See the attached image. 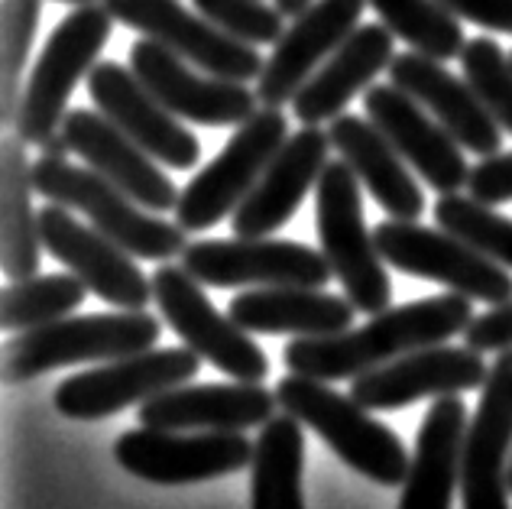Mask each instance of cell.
I'll list each match as a JSON object with an SVG mask.
<instances>
[{
    "label": "cell",
    "instance_id": "obj_23",
    "mask_svg": "<svg viewBox=\"0 0 512 509\" xmlns=\"http://www.w3.org/2000/svg\"><path fill=\"white\" fill-rule=\"evenodd\" d=\"M393 85L419 101L464 150L477 156H493L503 150V127L487 111V104L477 98V91L467 85V78H457L441 65V59L422 56V52H399L389 65Z\"/></svg>",
    "mask_w": 512,
    "mask_h": 509
},
{
    "label": "cell",
    "instance_id": "obj_40",
    "mask_svg": "<svg viewBox=\"0 0 512 509\" xmlns=\"http://www.w3.org/2000/svg\"><path fill=\"white\" fill-rule=\"evenodd\" d=\"M39 150H43V156H62V159H65V156L72 153V146H69V140H65V137H62V130H59L56 137H49L43 146H39Z\"/></svg>",
    "mask_w": 512,
    "mask_h": 509
},
{
    "label": "cell",
    "instance_id": "obj_18",
    "mask_svg": "<svg viewBox=\"0 0 512 509\" xmlns=\"http://www.w3.org/2000/svg\"><path fill=\"white\" fill-rule=\"evenodd\" d=\"M509 451H512V347L500 351L483 383L480 406L464 435L461 503L464 509H509Z\"/></svg>",
    "mask_w": 512,
    "mask_h": 509
},
{
    "label": "cell",
    "instance_id": "obj_38",
    "mask_svg": "<svg viewBox=\"0 0 512 509\" xmlns=\"http://www.w3.org/2000/svg\"><path fill=\"white\" fill-rule=\"evenodd\" d=\"M464 344L474 347V351L487 354V351H509L512 347V302L493 305L490 312L477 315L464 331Z\"/></svg>",
    "mask_w": 512,
    "mask_h": 509
},
{
    "label": "cell",
    "instance_id": "obj_32",
    "mask_svg": "<svg viewBox=\"0 0 512 509\" xmlns=\"http://www.w3.org/2000/svg\"><path fill=\"white\" fill-rule=\"evenodd\" d=\"M88 286L75 273H49L13 279L0 296V325L4 331H30L69 318L85 302Z\"/></svg>",
    "mask_w": 512,
    "mask_h": 509
},
{
    "label": "cell",
    "instance_id": "obj_24",
    "mask_svg": "<svg viewBox=\"0 0 512 509\" xmlns=\"http://www.w3.org/2000/svg\"><path fill=\"white\" fill-rule=\"evenodd\" d=\"M279 399L260 383H182L140 406L137 419L146 428L169 432H247L276 415Z\"/></svg>",
    "mask_w": 512,
    "mask_h": 509
},
{
    "label": "cell",
    "instance_id": "obj_13",
    "mask_svg": "<svg viewBox=\"0 0 512 509\" xmlns=\"http://www.w3.org/2000/svg\"><path fill=\"white\" fill-rule=\"evenodd\" d=\"M101 4L127 30L156 39V43L179 52L182 59L205 69L208 75L247 85L250 78H260L266 65L256 46L224 33L221 26L182 7L179 0H101Z\"/></svg>",
    "mask_w": 512,
    "mask_h": 509
},
{
    "label": "cell",
    "instance_id": "obj_4",
    "mask_svg": "<svg viewBox=\"0 0 512 509\" xmlns=\"http://www.w3.org/2000/svg\"><path fill=\"white\" fill-rule=\"evenodd\" d=\"M273 393L282 412H292L302 425L315 428L328 441V448L357 474L383 487L406 484L412 461L406 445L393 428L376 422L370 409L360 406L354 396H344L331 390L325 380L302 377V373L282 377Z\"/></svg>",
    "mask_w": 512,
    "mask_h": 509
},
{
    "label": "cell",
    "instance_id": "obj_17",
    "mask_svg": "<svg viewBox=\"0 0 512 509\" xmlns=\"http://www.w3.org/2000/svg\"><path fill=\"white\" fill-rule=\"evenodd\" d=\"M487 360L474 347H448V344H431L422 351L402 354L389 364L360 373L350 383V396L360 406L373 409H406L419 403L425 396H451L467 393L487 383Z\"/></svg>",
    "mask_w": 512,
    "mask_h": 509
},
{
    "label": "cell",
    "instance_id": "obj_11",
    "mask_svg": "<svg viewBox=\"0 0 512 509\" xmlns=\"http://www.w3.org/2000/svg\"><path fill=\"white\" fill-rule=\"evenodd\" d=\"M198 367L201 357L192 347H163V351L150 347L62 380L56 390V409L65 419L78 422L107 419L127 406H143L146 399L195 380Z\"/></svg>",
    "mask_w": 512,
    "mask_h": 509
},
{
    "label": "cell",
    "instance_id": "obj_36",
    "mask_svg": "<svg viewBox=\"0 0 512 509\" xmlns=\"http://www.w3.org/2000/svg\"><path fill=\"white\" fill-rule=\"evenodd\" d=\"M201 17L250 46H276L286 33V13L266 0H192Z\"/></svg>",
    "mask_w": 512,
    "mask_h": 509
},
{
    "label": "cell",
    "instance_id": "obj_27",
    "mask_svg": "<svg viewBox=\"0 0 512 509\" xmlns=\"http://www.w3.org/2000/svg\"><path fill=\"white\" fill-rule=\"evenodd\" d=\"M467 409L451 396H438L425 412V422L415 438V454L402 484L399 509H451L454 490L461 487Z\"/></svg>",
    "mask_w": 512,
    "mask_h": 509
},
{
    "label": "cell",
    "instance_id": "obj_15",
    "mask_svg": "<svg viewBox=\"0 0 512 509\" xmlns=\"http://www.w3.org/2000/svg\"><path fill=\"white\" fill-rule=\"evenodd\" d=\"M43 247L65 270L75 273L88 292L114 308H146L153 299V276H146L133 253H127L98 227H85L72 208L46 205L39 208Z\"/></svg>",
    "mask_w": 512,
    "mask_h": 509
},
{
    "label": "cell",
    "instance_id": "obj_2",
    "mask_svg": "<svg viewBox=\"0 0 512 509\" xmlns=\"http://www.w3.org/2000/svg\"><path fill=\"white\" fill-rule=\"evenodd\" d=\"M33 182L46 202L82 211L101 234L137 260L166 263L182 257L188 247V231L179 221L169 224L156 211L133 202L124 189H117L91 166H72L62 156H39L33 163Z\"/></svg>",
    "mask_w": 512,
    "mask_h": 509
},
{
    "label": "cell",
    "instance_id": "obj_42",
    "mask_svg": "<svg viewBox=\"0 0 512 509\" xmlns=\"http://www.w3.org/2000/svg\"><path fill=\"white\" fill-rule=\"evenodd\" d=\"M59 4H75V7H82V4H94V0H59Z\"/></svg>",
    "mask_w": 512,
    "mask_h": 509
},
{
    "label": "cell",
    "instance_id": "obj_8",
    "mask_svg": "<svg viewBox=\"0 0 512 509\" xmlns=\"http://www.w3.org/2000/svg\"><path fill=\"white\" fill-rule=\"evenodd\" d=\"M289 140V120L279 107H260L247 124H240L237 133L221 156H214L211 163L198 172V176L185 185L175 205V221H179L188 234L208 231L227 214H234L237 205L253 192V185L260 182L266 166L273 163L279 146Z\"/></svg>",
    "mask_w": 512,
    "mask_h": 509
},
{
    "label": "cell",
    "instance_id": "obj_25",
    "mask_svg": "<svg viewBox=\"0 0 512 509\" xmlns=\"http://www.w3.org/2000/svg\"><path fill=\"white\" fill-rule=\"evenodd\" d=\"M396 33L386 23H360L331 56L318 65V72L292 98V114L305 127H318L325 120L344 114L373 78L386 72L396 59Z\"/></svg>",
    "mask_w": 512,
    "mask_h": 509
},
{
    "label": "cell",
    "instance_id": "obj_33",
    "mask_svg": "<svg viewBox=\"0 0 512 509\" xmlns=\"http://www.w3.org/2000/svg\"><path fill=\"white\" fill-rule=\"evenodd\" d=\"M39 0H4L0 4V124L13 127L26 88V59L39 30Z\"/></svg>",
    "mask_w": 512,
    "mask_h": 509
},
{
    "label": "cell",
    "instance_id": "obj_43",
    "mask_svg": "<svg viewBox=\"0 0 512 509\" xmlns=\"http://www.w3.org/2000/svg\"><path fill=\"white\" fill-rule=\"evenodd\" d=\"M506 484H509V493H512V461H509V471H506Z\"/></svg>",
    "mask_w": 512,
    "mask_h": 509
},
{
    "label": "cell",
    "instance_id": "obj_31",
    "mask_svg": "<svg viewBox=\"0 0 512 509\" xmlns=\"http://www.w3.org/2000/svg\"><path fill=\"white\" fill-rule=\"evenodd\" d=\"M389 30L415 52L441 62H451L464 52L461 17L441 0H367Z\"/></svg>",
    "mask_w": 512,
    "mask_h": 509
},
{
    "label": "cell",
    "instance_id": "obj_22",
    "mask_svg": "<svg viewBox=\"0 0 512 509\" xmlns=\"http://www.w3.org/2000/svg\"><path fill=\"white\" fill-rule=\"evenodd\" d=\"M331 137L321 127H302L279 146L273 163L266 166L253 192L231 214L237 237H269L279 231L295 211L302 208L305 195L315 189L321 172L328 166Z\"/></svg>",
    "mask_w": 512,
    "mask_h": 509
},
{
    "label": "cell",
    "instance_id": "obj_35",
    "mask_svg": "<svg viewBox=\"0 0 512 509\" xmlns=\"http://www.w3.org/2000/svg\"><path fill=\"white\" fill-rule=\"evenodd\" d=\"M461 65L467 85L487 104L496 124L512 133V59L490 36H477L464 46Z\"/></svg>",
    "mask_w": 512,
    "mask_h": 509
},
{
    "label": "cell",
    "instance_id": "obj_5",
    "mask_svg": "<svg viewBox=\"0 0 512 509\" xmlns=\"http://www.w3.org/2000/svg\"><path fill=\"white\" fill-rule=\"evenodd\" d=\"M114 23L117 20L104 4H82L49 33L30 78H26L20 114L13 120V133L26 146H43L62 130L72 91L98 65Z\"/></svg>",
    "mask_w": 512,
    "mask_h": 509
},
{
    "label": "cell",
    "instance_id": "obj_39",
    "mask_svg": "<svg viewBox=\"0 0 512 509\" xmlns=\"http://www.w3.org/2000/svg\"><path fill=\"white\" fill-rule=\"evenodd\" d=\"M441 4L483 30L512 33V0H441Z\"/></svg>",
    "mask_w": 512,
    "mask_h": 509
},
{
    "label": "cell",
    "instance_id": "obj_16",
    "mask_svg": "<svg viewBox=\"0 0 512 509\" xmlns=\"http://www.w3.org/2000/svg\"><path fill=\"white\" fill-rule=\"evenodd\" d=\"M88 95L107 120H114L130 140H137L163 166L179 172L198 166V137L179 124L182 117H175L133 69H124L120 62H98L88 75Z\"/></svg>",
    "mask_w": 512,
    "mask_h": 509
},
{
    "label": "cell",
    "instance_id": "obj_41",
    "mask_svg": "<svg viewBox=\"0 0 512 509\" xmlns=\"http://www.w3.org/2000/svg\"><path fill=\"white\" fill-rule=\"evenodd\" d=\"M312 4L315 0H276V7L286 13V17H299V13H305Z\"/></svg>",
    "mask_w": 512,
    "mask_h": 509
},
{
    "label": "cell",
    "instance_id": "obj_10",
    "mask_svg": "<svg viewBox=\"0 0 512 509\" xmlns=\"http://www.w3.org/2000/svg\"><path fill=\"white\" fill-rule=\"evenodd\" d=\"M182 266L201 286L214 289H269V286H308L325 289L334 270L325 253L299 240L273 237H234V240H195L182 253Z\"/></svg>",
    "mask_w": 512,
    "mask_h": 509
},
{
    "label": "cell",
    "instance_id": "obj_3",
    "mask_svg": "<svg viewBox=\"0 0 512 509\" xmlns=\"http://www.w3.org/2000/svg\"><path fill=\"white\" fill-rule=\"evenodd\" d=\"M163 325L146 308L69 315L52 325L17 331L4 347V383H26L72 364H107L156 347Z\"/></svg>",
    "mask_w": 512,
    "mask_h": 509
},
{
    "label": "cell",
    "instance_id": "obj_20",
    "mask_svg": "<svg viewBox=\"0 0 512 509\" xmlns=\"http://www.w3.org/2000/svg\"><path fill=\"white\" fill-rule=\"evenodd\" d=\"M62 137L69 140L72 153L85 159V166L101 172L104 179H111L117 189H124L143 208L166 214L179 205L182 192L175 189L172 176L159 169V159L146 153L137 140H130L101 111L72 107L62 120Z\"/></svg>",
    "mask_w": 512,
    "mask_h": 509
},
{
    "label": "cell",
    "instance_id": "obj_28",
    "mask_svg": "<svg viewBox=\"0 0 512 509\" xmlns=\"http://www.w3.org/2000/svg\"><path fill=\"white\" fill-rule=\"evenodd\" d=\"M227 315L244 331L292 334V338H328L354 325L357 308L347 296H331L308 286L247 289L231 299Z\"/></svg>",
    "mask_w": 512,
    "mask_h": 509
},
{
    "label": "cell",
    "instance_id": "obj_14",
    "mask_svg": "<svg viewBox=\"0 0 512 509\" xmlns=\"http://www.w3.org/2000/svg\"><path fill=\"white\" fill-rule=\"evenodd\" d=\"M130 69L163 101L175 117L198 127H240L260 111V95L244 82L205 75L179 52L166 49L156 39H140L130 49Z\"/></svg>",
    "mask_w": 512,
    "mask_h": 509
},
{
    "label": "cell",
    "instance_id": "obj_37",
    "mask_svg": "<svg viewBox=\"0 0 512 509\" xmlns=\"http://www.w3.org/2000/svg\"><path fill=\"white\" fill-rule=\"evenodd\" d=\"M467 189H470V198H477L480 205H490V208L512 202V153L483 156L480 163L470 169Z\"/></svg>",
    "mask_w": 512,
    "mask_h": 509
},
{
    "label": "cell",
    "instance_id": "obj_34",
    "mask_svg": "<svg viewBox=\"0 0 512 509\" xmlns=\"http://www.w3.org/2000/svg\"><path fill=\"white\" fill-rule=\"evenodd\" d=\"M435 224L464 237L490 260L503 263L512 270V218L493 211L490 205H480L477 198L464 195H441L435 202Z\"/></svg>",
    "mask_w": 512,
    "mask_h": 509
},
{
    "label": "cell",
    "instance_id": "obj_30",
    "mask_svg": "<svg viewBox=\"0 0 512 509\" xmlns=\"http://www.w3.org/2000/svg\"><path fill=\"white\" fill-rule=\"evenodd\" d=\"M305 435L292 412L273 415L253 448L250 509H305L302 500Z\"/></svg>",
    "mask_w": 512,
    "mask_h": 509
},
{
    "label": "cell",
    "instance_id": "obj_21",
    "mask_svg": "<svg viewBox=\"0 0 512 509\" xmlns=\"http://www.w3.org/2000/svg\"><path fill=\"white\" fill-rule=\"evenodd\" d=\"M367 0H315L292 26L279 36L256 82V95L266 107L292 104L299 88L318 72L334 49L360 26V13Z\"/></svg>",
    "mask_w": 512,
    "mask_h": 509
},
{
    "label": "cell",
    "instance_id": "obj_26",
    "mask_svg": "<svg viewBox=\"0 0 512 509\" xmlns=\"http://www.w3.org/2000/svg\"><path fill=\"white\" fill-rule=\"evenodd\" d=\"M331 146L341 153V159L357 172L363 189L380 205L389 218L396 221H419L425 214L422 185L409 172V163L399 156V150L389 143L380 127L367 124L363 117L341 114L328 124Z\"/></svg>",
    "mask_w": 512,
    "mask_h": 509
},
{
    "label": "cell",
    "instance_id": "obj_6",
    "mask_svg": "<svg viewBox=\"0 0 512 509\" xmlns=\"http://www.w3.org/2000/svg\"><path fill=\"white\" fill-rule=\"evenodd\" d=\"M315 198V231L321 253L328 257L334 279L344 286V296L354 302L357 312H386L393 302L386 260L376 250V240L363 218L360 179L344 159H334L318 179Z\"/></svg>",
    "mask_w": 512,
    "mask_h": 509
},
{
    "label": "cell",
    "instance_id": "obj_9",
    "mask_svg": "<svg viewBox=\"0 0 512 509\" xmlns=\"http://www.w3.org/2000/svg\"><path fill=\"white\" fill-rule=\"evenodd\" d=\"M153 299L163 312L166 325L179 334L185 347L214 364L227 377L240 383H263L269 360L263 347L250 338L231 315H221L205 296L201 283L185 266L163 263L153 273Z\"/></svg>",
    "mask_w": 512,
    "mask_h": 509
},
{
    "label": "cell",
    "instance_id": "obj_44",
    "mask_svg": "<svg viewBox=\"0 0 512 509\" xmlns=\"http://www.w3.org/2000/svg\"><path fill=\"white\" fill-rule=\"evenodd\" d=\"M509 59H512V52H509Z\"/></svg>",
    "mask_w": 512,
    "mask_h": 509
},
{
    "label": "cell",
    "instance_id": "obj_19",
    "mask_svg": "<svg viewBox=\"0 0 512 509\" xmlns=\"http://www.w3.org/2000/svg\"><path fill=\"white\" fill-rule=\"evenodd\" d=\"M367 117L399 150V156L419 172L422 182L441 195L461 192L470 179L464 146L438 120H431L422 104L399 85H373L363 98Z\"/></svg>",
    "mask_w": 512,
    "mask_h": 509
},
{
    "label": "cell",
    "instance_id": "obj_12",
    "mask_svg": "<svg viewBox=\"0 0 512 509\" xmlns=\"http://www.w3.org/2000/svg\"><path fill=\"white\" fill-rule=\"evenodd\" d=\"M253 448L244 432H169V428H133L114 445V458L127 474L150 484H198L253 464Z\"/></svg>",
    "mask_w": 512,
    "mask_h": 509
},
{
    "label": "cell",
    "instance_id": "obj_1",
    "mask_svg": "<svg viewBox=\"0 0 512 509\" xmlns=\"http://www.w3.org/2000/svg\"><path fill=\"white\" fill-rule=\"evenodd\" d=\"M474 299L461 292L415 299L406 305L376 312L363 328L328 334V338H292L282 351L289 373L315 380H357L360 373L376 370L402 354L422 351L431 344H448L464 334L474 321Z\"/></svg>",
    "mask_w": 512,
    "mask_h": 509
},
{
    "label": "cell",
    "instance_id": "obj_29",
    "mask_svg": "<svg viewBox=\"0 0 512 509\" xmlns=\"http://www.w3.org/2000/svg\"><path fill=\"white\" fill-rule=\"evenodd\" d=\"M33 166L26 143L13 133L0 146V270L7 279H30L43 260L39 211H33Z\"/></svg>",
    "mask_w": 512,
    "mask_h": 509
},
{
    "label": "cell",
    "instance_id": "obj_7",
    "mask_svg": "<svg viewBox=\"0 0 512 509\" xmlns=\"http://www.w3.org/2000/svg\"><path fill=\"white\" fill-rule=\"evenodd\" d=\"M373 240L380 257L399 273L441 283L483 305L512 302V276L506 266L444 227L393 218L373 227Z\"/></svg>",
    "mask_w": 512,
    "mask_h": 509
}]
</instances>
